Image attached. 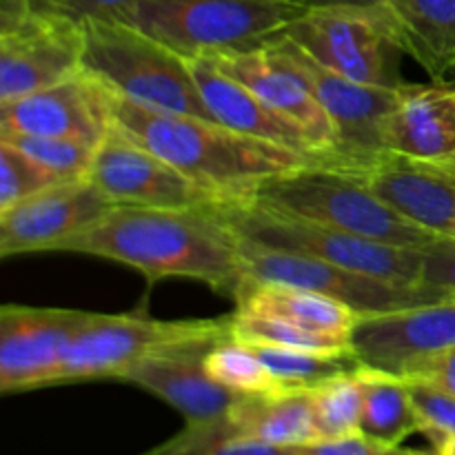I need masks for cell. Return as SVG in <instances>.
<instances>
[{"instance_id": "24", "label": "cell", "mask_w": 455, "mask_h": 455, "mask_svg": "<svg viewBox=\"0 0 455 455\" xmlns=\"http://www.w3.org/2000/svg\"><path fill=\"white\" fill-rule=\"evenodd\" d=\"M227 418L240 434L271 447L302 449L318 443L309 389L243 395Z\"/></svg>"}, {"instance_id": "35", "label": "cell", "mask_w": 455, "mask_h": 455, "mask_svg": "<svg viewBox=\"0 0 455 455\" xmlns=\"http://www.w3.org/2000/svg\"><path fill=\"white\" fill-rule=\"evenodd\" d=\"M400 376L407 378V380L425 382V385L435 387L444 394L455 395V347L418 355L411 363L404 364Z\"/></svg>"}, {"instance_id": "32", "label": "cell", "mask_w": 455, "mask_h": 455, "mask_svg": "<svg viewBox=\"0 0 455 455\" xmlns=\"http://www.w3.org/2000/svg\"><path fill=\"white\" fill-rule=\"evenodd\" d=\"M60 182L65 180H60L38 160L27 156L12 142L0 140V212Z\"/></svg>"}, {"instance_id": "36", "label": "cell", "mask_w": 455, "mask_h": 455, "mask_svg": "<svg viewBox=\"0 0 455 455\" xmlns=\"http://www.w3.org/2000/svg\"><path fill=\"white\" fill-rule=\"evenodd\" d=\"M420 284L443 293L444 300L455 298V240L443 238L425 249Z\"/></svg>"}, {"instance_id": "23", "label": "cell", "mask_w": 455, "mask_h": 455, "mask_svg": "<svg viewBox=\"0 0 455 455\" xmlns=\"http://www.w3.org/2000/svg\"><path fill=\"white\" fill-rule=\"evenodd\" d=\"M395 36L431 78L455 69V0H385Z\"/></svg>"}, {"instance_id": "37", "label": "cell", "mask_w": 455, "mask_h": 455, "mask_svg": "<svg viewBox=\"0 0 455 455\" xmlns=\"http://www.w3.org/2000/svg\"><path fill=\"white\" fill-rule=\"evenodd\" d=\"M309 455H435L434 451H418L403 444H387L380 440L367 438L363 434L349 435L340 440H324V443L302 447Z\"/></svg>"}, {"instance_id": "1", "label": "cell", "mask_w": 455, "mask_h": 455, "mask_svg": "<svg viewBox=\"0 0 455 455\" xmlns=\"http://www.w3.org/2000/svg\"><path fill=\"white\" fill-rule=\"evenodd\" d=\"M58 251L120 262L140 271L149 283L196 280L234 300L244 283L240 238L218 204L196 209L116 204Z\"/></svg>"}, {"instance_id": "17", "label": "cell", "mask_w": 455, "mask_h": 455, "mask_svg": "<svg viewBox=\"0 0 455 455\" xmlns=\"http://www.w3.org/2000/svg\"><path fill=\"white\" fill-rule=\"evenodd\" d=\"M225 74L251 89L267 105L278 109L309 133L320 156L329 154L336 142L333 124L315 98L305 71L280 34L262 47L209 56Z\"/></svg>"}, {"instance_id": "15", "label": "cell", "mask_w": 455, "mask_h": 455, "mask_svg": "<svg viewBox=\"0 0 455 455\" xmlns=\"http://www.w3.org/2000/svg\"><path fill=\"white\" fill-rule=\"evenodd\" d=\"M227 338H234L231 331L173 342L132 364L118 378V382L140 387L182 413L187 422L216 420L227 416L229 409L243 398L218 385L204 371V355Z\"/></svg>"}, {"instance_id": "33", "label": "cell", "mask_w": 455, "mask_h": 455, "mask_svg": "<svg viewBox=\"0 0 455 455\" xmlns=\"http://www.w3.org/2000/svg\"><path fill=\"white\" fill-rule=\"evenodd\" d=\"M407 382L422 422L420 434L429 435V440L443 434H455V395L444 394V391L425 385V382Z\"/></svg>"}, {"instance_id": "11", "label": "cell", "mask_w": 455, "mask_h": 455, "mask_svg": "<svg viewBox=\"0 0 455 455\" xmlns=\"http://www.w3.org/2000/svg\"><path fill=\"white\" fill-rule=\"evenodd\" d=\"M280 38L305 71L315 98L333 124L336 142L329 154L320 156V160L358 172L385 154V124L398 100L400 87L355 83L320 65L283 34Z\"/></svg>"}, {"instance_id": "40", "label": "cell", "mask_w": 455, "mask_h": 455, "mask_svg": "<svg viewBox=\"0 0 455 455\" xmlns=\"http://www.w3.org/2000/svg\"><path fill=\"white\" fill-rule=\"evenodd\" d=\"M289 455H309V453H307L305 449H296V451H293V453H289Z\"/></svg>"}, {"instance_id": "8", "label": "cell", "mask_w": 455, "mask_h": 455, "mask_svg": "<svg viewBox=\"0 0 455 455\" xmlns=\"http://www.w3.org/2000/svg\"><path fill=\"white\" fill-rule=\"evenodd\" d=\"M231 331V314L218 320H156L133 314H92L67 347L49 387L118 380L145 355L207 333Z\"/></svg>"}, {"instance_id": "34", "label": "cell", "mask_w": 455, "mask_h": 455, "mask_svg": "<svg viewBox=\"0 0 455 455\" xmlns=\"http://www.w3.org/2000/svg\"><path fill=\"white\" fill-rule=\"evenodd\" d=\"M31 9L62 16L76 25L92 20H118L138 0H27Z\"/></svg>"}, {"instance_id": "13", "label": "cell", "mask_w": 455, "mask_h": 455, "mask_svg": "<svg viewBox=\"0 0 455 455\" xmlns=\"http://www.w3.org/2000/svg\"><path fill=\"white\" fill-rule=\"evenodd\" d=\"M114 127V92L87 71L0 102V133L71 138L100 145Z\"/></svg>"}, {"instance_id": "5", "label": "cell", "mask_w": 455, "mask_h": 455, "mask_svg": "<svg viewBox=\"0 0 455 455\" xmlns=\"http://www.w3.org/2000/svg\"><path fill=\"white\" fill-rule=\"evenodd\" d=\"M83 34V71L114 93L154 109L216 120L182 53L116 20L84 22Z\"/></svg>"}, {"instance_id": "12", "label": "cell", "mask_w": 455, "mask_h": 455, "mask_svg": "<svg viewBox=\"0 0 455 455\" xmlns=\"http://www.w3.org/2000/svg\"><path fill=\"white\" fill-rule=\"evenodd\" d=\"M87 180L114 204L129 207L196 209L227 203L116 124L98 145Z\"/></svg>"}, {"instance_id": "4", "label": "cell", "mask_w": 455, "mask_h": 455, "mask_svg": "<svg viewBox=\"0 0 455 455\" xmlns=\"http://www.w3.org/2000/svg\"><path fill=\"white\" fill-rule=\"evenodd\" d=\"M302 13L284 0H138L116 22L191 58L262 47Z\"/></svg>"}, {"instance_id": "2", "label": "cell", "mask_w": 455, "mask_h": 455, "mask_svg": "<svg viewBox=\"0 0 455 455\" xmlns=\"http://www.w3.org/2000/svg\"><path fill=\"white\" fill-rule=\"evenodd\" d=\"M114 124L225 200H247L267 178L315 160L218 120L154 109L118 93H114Z\"/></svg>"}, {"instance_id": "26", "label": "cell", "mask_w": 455, "mask_h": 455, "mask_svg": "<svg viewBox=\"0 0 455 455\" xmlns=\"http://www.w3.org/2000/svg\"><path fill=\"white\" fill-rule=\"evenodd\" d=\"M251 347L284 389H311L327 378L360 367L354 351H320L278 345Z\"/></svg>"}, {"instance_id": "31", "label": "cell", "mask_w": 455, "mask_h": 455, "mask_svg": "<svg viewBox=\"0 0 455 455\" xmlns=\"http://www.w3.org/2000/svg\"><path fill=\"white\" fill-rule=\"evenodd\" d=\"M231 336L244 345H278V347H302V349L320 351H354L351 345L338 342L333 338L293 327L283 320L267 318V315L247 314L235 309L231 314Z\"/></svg>"}, {"instance_id": "25", "label": "cell", "mask_w": 455, "mask_h": 455, "mask_svg": "<svg viewBox=\"0 0 455 455\" xmlns=\"http://www.w3.org/2000/svg\"><path fill=\"white\" fill-rule=\"evenodd\" d=\"M358 371L364 389L360 434L387 444H403L409 435L420 434L422 422L409 382L403 376L364 364Z\"/></svg>"}, {"instance_id": "39", "label": "cell", "mask_w": 455, "mask_h": 455, "mask_svg": "<svg viewBox=\"0 0 455 455\" xmlns=\"http://www.w3.org/2000/svg\"><path fill=\"white\" fill-rule=\"evenodd\" d=\"M435 455H455V434H443L431 440Z\"/></svg>"}, {"instance_id": "21", "label": "cell", "mask_w": 455, "mask_h": 455, "mask_svg": "<svg viewBox=\"0 0 455 455\" xmlns=\"http://www.w3.org/2000/svg\"><path fill=\"white\" fill-rule=\"evenodd\" d=\"M387 151L455 158V80L404 83L385 124Z\"/></svg>"}, {"instance_id": "18", "label": "cell", "mask_w": 455, "mask_h": 455, "mask_svg": "<svg viewBox=\"0 0 455 455\" xmlns=\"http://www.w3.org/2000/svg\"><path fill=\"white\" fill-rule=\"evenodd\" d=\"M355 173L400 216L440 238L455 240V158L385 151Z\"/></svg>"}, {"instance_id": "10", "label": "cell", "mask_w": 455, "mask_h": 455, "mask_svg": "<svg viewBox=\"0 0 455 455\" xmlns=\"http://www.w3.org/2000/svg\"><path fill=\"white\" fill-rule=\"evenodd\" d=\"M83 25L0 0V102L52 87L83 71Z\"/></svg>"}, {"instance_id": "22", "label": "cell", "mask_w": 455, "mask_h": 455, "mask_svg": "<svg viewBox=\"0 0 455 455\" xmlns=\"http://www.w3.org/2000/svg\"><path fill=\"white\" fill-rule=\"evenodd\" d=\"M235 309L283 320L345 345H351L360 320V314L345 302L278 283H243L235 293Z\"/></svg>"}, {"instance_id": "6", "label": "cell", "mask_w": 455, "mask_h": 455, "mask_svg": "<svg viewBox=\"0 0 455 455\" xmlns=\"http://www.w3.org/2000/svg\"><path fill=\"white\" fill-rule=\"evenodd\" d=\"M218 209L238 238L249 243L318 258L342 269L376 275L391 283L420 284L422 280L425 249L364 238L351 231L274 212L249 200H227L218 204Z\"/></svg>"}, {"instance_id": "27", "label": "cell", "mask_w": 455, "mask_h": 455, "mask_svg": "<svg viewBox=\"0 0 455 455\" xmlns=\"http://www.w3.org/2000/svg\"><path fill=\"white\" fill-rule=\"evenodd\" d=\"M309 391L318 443L360 434L364 389L358 367L327 378L320 385L311 387Z\"/></svg>"}, {"instance_id": "14", "label": "cell", "mask_w": 455, "mask_h": 455, "mask_svg": "<svg viewBox=\"0 0 455 455\" xmlns=\"http://www.w3.org/2000/svg\"><path fill=\"white\" fill-rule=\"evenodd\" d=\"M92 311L4 305L0 309V391L4 395L52 385L67 347Z\"/></svg>"}, {"instance_id": "20", "label": "cell", "mask_w": 455, "mask_h": 455, "mask_svg": "<svg viewBox=\"0 0 455 455\" xmlns=\"http://www.w3.org/2000/svg\"><path fill=\"white\" fill-rule=\"evenodd\" d=\"M187 60H189L200 96H203L209 114L218 123L247 133V136L278 142V145L300 151L311 158H320V151L315 149L309 133L300 124L267 105L251 89L225 74L212 58L191 56Z\"/></svg>"}, {"instance_id": "9", "label": "cell", "mask_w": 455, "mask_h": 455, "mask_svg": "<svg viewBox=\"0 0 455 455\" xmlns=\"http://www.w3.org/2000/svg\"><path fill=\"white\" fill-rule=\"evenodd\" d=\"M240 251H243L244 283H278L309 289L345 302L355 314H360V318L416 309L444 300L443 293L425 284L391 283L376 275L342 269L318 258L280 251L243 238H240Z\"/></svg>"}, {"instance_id": "38", "label": "cell", "mask_w": 455, "mask_h": 455, "mask_svg": "<svg viewBox=\"0 0 455 455\" xmlns=\"http://www.w3.org/2000/svg\"><path fill=\"white\" fill-rule=\"evenodd\" d=\"M305 12L314 9H385V0H284Z\"/></svg>"}, {"instance_id": "19", "label": "cell", "mask_w": 455, "mask_h": 455, "mask_svg": "<svg viewBox=\"0 0 455 455\" xmlns=\"http://www.w3.org/2000/svg\"><path fill=\"white\" fill-rule=\"evenodd\" d=\"M449 347H455V298L394 314L363 315L351 338L360 364L395 376L418 355Z\"/></svg>"}, {"instance_id": "30", "label": "cell", "mask_w": 455, "mask_h": 455, "mask_svg": "<svg viewBox=\"0 0 455 455\" xmlns=\"http://www.w3.org/2000/svg\"><path fill=\"white\" fill-rule=\"evenodd\" d=\"M0 140L12 142L65 182L84 180L98 149L96 145L71 140V138L27 136V133H0Z\"/></svg>"}, {"instance_id": "28", "label": "cell", "mask_w": 455, "mask_h": 455, "mask_svg": "<svg viewBox=\"0 0 455 455\" xmlns=\"http://www.w3.org/2000/svg\"><path fill=\"white\" fill-rule=\"evenodd\" d=\"M296 449H278L240 434L227 416L209 422H187L180 434L145 455H289Z\"/></svg>"}, {"instance_id": "29", "label": "cell", "mask_w": 455, "mask_h": 455, "mask_svg": "<svg viewBox=\"0 0 455 455\" xmlns=\"http://www.w3.org/2000/svg\"><path fill=\"white\" fill-rule=\"evenodd\" d=\"M204 371L212 380L240 395H265L284 387L271 376L251 345L227 338L204 355Z\"/></svg>"}, {"instance_id": "16", "label": "cell", "mask_w": 455, "mask_h": 455, "mask_svg": "<svg viewBox=\"0 0 455 455\" xmlns=\"http://www.w3.org/2000/svg\"><path fill=\"white\" fill-rule=\"evenodd\" d=\"M116 207L92 180L47 187L0 212V258L58 251Z\"/></svg>"}, {"instance_id": "3", "label": "cell", "mask_w": 455, "mask_h": 455, "mask_svg": "<svg viewBox=\"0 0 455 455\" xmlns=\"http://www.w3.org/2000/svg\"><path fill=\"white\" fill-rule=\"evenodd\" d=\"M247 200L293 218L389 244L427 249L443 240L382 203L358 173L323 163L320 158L267 178Z\"/></svg>"}, {"instance_id": "7", "label": "cell", "mask_w": 455, "mask_h": 455, "mask_svg": "<svg viewBox=\"0 0 455 455\" xmlns=\"http://www.w3.org/2000/svg\"><path fill=\"white\" fill-rule=\"evenodd\" d=\"M284 38L327 69L364 84L403 87V47L387 9H314L283 29Z\"/></svg>"}]
</instances>
